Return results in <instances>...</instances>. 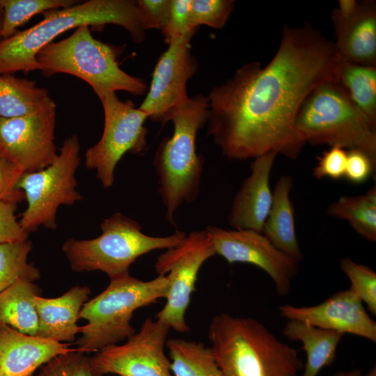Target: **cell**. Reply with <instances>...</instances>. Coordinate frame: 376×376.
<instances>
[{
    "mask_svg": "<svg viewBox=\"0 0 376 376\" xmlns=\"http://www.w3.org/2000/svg\"><path fill=\"white\" fill-rule=\"evenodd\" d=\"M78 2L75 0H0L3 11L1 38L11 37L17 33L18 27L36 15L69 7Z\"/></svg>",
    "mask_w": 376,
    "mask_h": 376,
    "instance_id": "83f0119b",
    "label": "cell"
},
{
    "mask_svg": "<svg viewBox=\"0 0 376 376\" xmlns=\"http://www.w3.org/2000/svg\"><path fill=\"white\" fill-rule=\"evenodd\" d=\"M277 155L269 152L254 158L251 174L235 195L228 217L234 229L262 233L272 202L269 178Z\"/></svg>",
    "mask_w": 376,
    "mask_h": 376,
    "instance_id": "e0dca14e",
    "label": "cell"
},
{
    "mask_svg": "<svg viewBox=\"0 0 376 376\" xmlns=\"http://www.w3.org/2000/svg\"><path fill=\"white\" fill-rule=\"evenodd\" d=\"M166 347L175 376H223L211 348L204 343L172 338Z\"/></svg>",
    "mask_w": 376,
    "mask_h": 376,
    "instance_id": "d4e9b609",
    "label": "cell"
},
{
    "mask_svg": "<svg viewBox=\"0 0 376 376\" xmlns=\"http://www.w3.org/2000/svg\"><path fill=\"white\" fill-rule=\"evenodd\" d=\"M283 334L299 340L306 353V363L301 376H317L322 368L331 366L336 358V350L343 334L321 329L305 322L289 320Z\"/></svg>",
    "mask_w": 376,
    "mask_h": 376,
    "instance_id": "7402d4cb",
    "label": "cell"
},
{
    "mask_svg": "<svg viewBox=\"0 0 376 376\" xmlns=\"http://www.w3.org/2000/svg\"><path fill=\"white\" fill-rule=\"evenodd\" d=\"M216 255L206 230L192 231L178 245L159 256L155 270L169 279L166 304L157 313L156 320L180 333L189 330L185 312L195 290L198 272L203 264Z\"/></svg>",
    "mask_w": 376,
    "mask_h": 376,
    "instance_id": "8fae6325",
    "label": "cell"
},
{
    "mask_svg": "<svg viewBox=\"0 0 376 376\" xmlns=\"http://www.w3.org/2000/svg\"><path fill=\"white\" fill-rule=\"evenodd\" d=\"M279 310L280 315L288 320H300L321 329L376 342V323L351 288L338 291L315 306L284 304Z\"/></svg>",
    "mask_w": 376,
    "mask_h": 376,
    "instance_id": "2e32d148",
    "label": "cell"
},
{
    "mask_svg": "<svg viewBox=\"0 0 376 376\" xmlns=\"http://www.w3.org/2000/svg\"><path fill=\"white\" fill-rule=\"evenodd\" d=\"M207 97L197 94L175 109L169 121L173 134L159 144L153 165L158 176L159 193L166 209V217L175 224L174 215L184 203L194 201L199 193L204 158L196 152L198 130L207 123Z\"/></svg>",
    "mask_w": 376,
    "mask_h": 376,
    "instance_id": "277c9868",
    "label": "cell"
},
{
    "mask_svg": "<svg viewBox=\"0 0 376 376\" xmlns=\"http://www.w3.org/2000/svg\"><path fill=\"white\" fill-rule=\"evenodd\" d=\"M207 335L223 376H298L304 367L297 350L253 318L221 313Z\"/></svg>",
    "mask_w": 376,
    "mask_h": 376,
    "instance_id": "3957f363",
    "label": "cell"
},
{
    "mask_svg": "<svg viewBox=\"0 0 376 376\" xmlns=\"http://www.w3.org/2000/svg\"><path fill=\"white\" fill-rule=\"evenodd\" d=\"M340 267L350 279L352 290L375 316L376 273L368 266L356 263L348 257L340 260Z\"/></svg>",
    "mask_w": 376,
    "mask_h": 376,
    "instance_id": "4dcf8cb0",
    "label": "cell"
},
{
    "mask_svg": "<svg viewBox=\"0 0 376 376\" xmlns=\"http://www.w3.org/2000/svg\"><path fill=\"white\" fill-rule=\"evenodd\" d=\"M100 228L102 233L97 237L68 238L63 243V251L74 272L97 270L110 279L119 278L130 274V265L141 256L173 247L187 235L180 230L166 237L148 235L136 221L120 212L104 219Z\"/></svg>",
    "mask_w": 376,
    "mask_h": 376,
    "instance_id": "52a82bcc",
    "label": "cell"
},
{
    "mask_svg": "<svg viewBox=\"0 0 376 376\" xmlns=\"http://www.w3.org/2000/svg\"><path fill=\"white\" fill-rule=\"evenodd\" d=\"M39 288L26 279H19L0 292V324L36 336L38 318L35 297Z\"/></svg>",
    "mask_w": 376,
    "mask_h": 376,
    "instance_id": "603a6c76",
    "label": "cell"
},
{
    "mask_svg": "<svg viewBox=\"0 0 376 376\" xmlns=\"http://www.w3.org/2000/svg\"><path fill=\"white\" fill-rule=\"evenodd\" d=\"M17 204L0 201V244L26 241L29 234L15 216Z\"/></svg>",
    "mask_w": 376,
    "mask_h": 376,
    "instance_id": "d590c367",
    "label": "cell"
},
{
    "mask_svg": "<svg viewBox=\"0 0 376 376\" xmlns=\"http://www.w3.org/2000/svg\"><path fill=\"white\" fill-rule=\"evenodd\" d=\"M376 159L360 150H349L345 176L354 184L366 182L373 174L375 169Z\"/></svg>",
    "mask_w": 376,
    "mask_h": 376,
    "instance_id": "8d00e7d4",
    "label": "cell"
},
{
    "mask_svg": "<svg viewBox=\"0 0 376 376\" xmlns=\"http://www.w3.org/2000/svg\"><path fill=\"white\" fill-rule=\"evenodd\" d=\"M196 32L169 43V47L157 60L149 91L139 107L151 120L162 125L169 122L175 109L189 99L187 83L198 68L190 49V40Z\"/></svg>",
    "mask_w": 376,
    "mask_h": 376,
    "instance_id": "9a60e30c",
    "label": "cell"
},
{
    "mask_svg": "<svg viewBox=\"0 0 376 376\" xmlns=\"http://www.w3.org/2000/svg\"><path fill=\"white\" fill-rule=\"evenodd\" d=\"M327 214L346 220L359 235L375 242L376 186L363 195L340 196L329 205Z\"/></svg>",
    "mask_w": 376,
    "mask_h": 376,
    "instance_id": "4316f807",
    "label": "cell"
},
{
    "mask_svg": "<svg viewBox=\"0 0 376 376\" xmlns=\"http://www.w3.org/2000/svg\"><path fill=\"white\" fill-rule=\"evenodd\" d=\"M81 146L77 134L63 142L55 160L46 168L21 175L17 187L24 195L27 207L19 223L28 233L40 226L57 228L56 213L61 205H72L82 200L77 189L76 172L80 164Z\"/></svg>",
    "mask_w": 376,
    "mask_h": 376,
    "instance_id": "9c48e42d",
    "label": "cell"
},
{
    "mask_svg": "<svg viewBox=\"0 0 376 376\" xmlns=\"http://www.w3.org/2000/svg\"><path fill=\"white\" fill-rule=\"evenodd\" d=\"M338 79L354 104L376 127V67L352 63L342 58Z\"/></svg>",
    "mask_w": 376,
    "mask_h": 376,
    "instance_id": "484cf974",
    "label": "cell"
},
{
    "mask_svg": "<svg viewBox=\"0 0 376 376\" xmlns=\"http://www.w3.org/2000/svg\"><path fill=\"white\" fill-rule=\"evenodd\" d=\"M104 123L100 139L84 155L85 166L95 171L104 188L112 187L117 164L126 152L140 154L147 144L148 115L131 101L120 100L116 93L100 100Z\"/></svg>",
    "mask_w": 376,
    "mask_h": 376,
    "instance_id": "30bf717a",
    "label": "cell"
},
{
    "mask_svg": "<svg viewBox=\"0 0 376 376\" xmlns=\"http://www.w3.org/2000/svg\"><path fill=\"white\" fill-rule=\"evenodd\" d=\"M334 376H361V371L359 369L347 372H338Z\"/></svg>",
    "mask_w": 376,
    "mask_h": 376,
    "instance_id": "f35d334b",
    "label": "cell"
},
{
    "mask_svg": "<svg viewBox=\"0 0 376 376\" xmlns=\"http://www.w3.org/2000/svg\"><path fill=\"white\" fill-rule=\"evenodd\" d=\"M31 27L0 40V75L40 70L38 52L61 33L83 25L116 24L124 28L132 40L141 43L144 29L136 1L88 0L69 7L46 11Z\"/></svg>",
    "mask_w": 376,
    "mask_h": 376,
    "instance_id": "7a4b0ae2",
    "label": "cell"
},
{
    "mask_svg": "<svg viewBox=\"0 0 376 376\" xmlns=\"http://www.w3.org/2000/svg\"><path fill=\"white\" fill-rule=\"evenodd\" d=\"M2 19H3V11L2 9L0 8V40L1 38V24H2Z\"/></svg>",
    "mask_w": 376,
    "mask_h": 376,
    "instance_id": "60d3db41",
    "label": "cell"
},
{
    "mask_svg": "<svg viewBox=\"0 0 376 376\" xmlns=\"http://www.w3.org/2000/svg\"><path fill=\"white\" fill-rule=\"evenodd\" d=\"M293 184L290 175H281L278 179L262 233L278 249L300 263L303 253L296 235L295 210L290 197Z\"/></svg>",
    "mask_w": 376,
    "mask_h": 376,
    "instance_id": "44dd1931",
    "label": "cell"
},
{
    "mask_svg": "<svg viewBox=\"0 0 376 376\" xmlns=\"http://www.w3.org/2000/svg\"><path fill=\"white\" fill-rule=\"evenodd\" d=\"M32 376H102L94 368L91 357L72 349L60 354L39 368Z\"/></svg>",
    "mask_w": 376,
    "mask_h": 376,
    "instance_id": "f546056e",
    "label": "cell"
},
{
    "mask_svg": "<svg viewBox=\"0 0 376 376\" xmlns=\"http://www.w3.org/2000/svg\"><path fill=\"white\" fill-rule=\"evenodd\" d=\"M23 171L0 152V201L19 203L24 200V193L18 189V181Z\"/></svg>",
    "mask_w": 376,
    "mask_h": 376,
    "instance_id": "e575fe53",
    "label": "cell"
},
{
    "mask_svg": "<svg viewBox=\"0 0 376 376\" xmlns=\"http://www.w3.org/2000/svg\"><path fill=\"white\" fill-rule=\"evenodd\" d=\"M341 59L334 41L311 25H285L267 65L244 64L210 91L207 135L230 159L269 152L296 159L306 144L295 126L297 113L315 88L339 80Z\"/></svg>",
    "mask_w": 376,
    "mask_h": 376,
    "instance_id": "6da1fadb",
    "label": "cell"
},
{
    "mask_svg": "<svg viewBox=\"0 0 376 376\" xmlns=\"http://www.w3.org/2000/svg\"><path fill=\"white\" fill-rule=\"evenodd\" d=\"M170 328L157 320L147 318L139 331L122 345L104 347L91 357L102 375L173 376L164 347Z\"/></svg>",
    "mask_w": 376,
    "mask_h": 376,
    "instance_id": "7c38bea8",
    "label": "cell"
},
{
    "mask_svg": "<svg viewBox=\"0 0 376 376\" xmlns=\"http://www.w3.org/2000/svg\"><path fill=\"white\" fill-rule=\"evenodd\" d=\"M362 376V375H361ZM363 376H376V368L373 366L369 371Z\"/></svg>",
    "mask_w": 376,
    "mask_h": 376,
    "instance_id": "ab89813d",
    "label": "cell"
},
{
    "mask_svg": "<svg viewBox=\"0 0 376 376\" xmlns=\"http://www.w3.org/2000/svg\"><path fill=\"white\" fill-rule=\"evenodd\" d=\"M56 109L51 97L33 113L0 118V152L23 173L42 170L56 158Z\"/></svg>",
    "mask_w": 376,
    "mask_h": 376,
    "instance_id": "4fadbf2b",
    "label": "cell"
},
{
    "mask_svg": "<svg viewBox=\"0 0 376 376\" xmlns=\"http://www.w3.org/2000/svg\"><path fill=\"white\" fill-rule=\"evenodd\" d=\"M68 346L0 324V376H32L55 356L72 350Z\"/></svg>",
    "mask_w": 376,
    "mask_h": 376,
    "instance_id": "d6986e66",
    "label": "cell"
},
{
    "mask_svg": "<svg viewBox=\"0 0 376 376\" xmlns=\"http://www.w3.org/2000/svg\"><path fill=\"white\" fill-rule=\"evenodd\" d=\"M295 126L306 143L360 150L376 159V127L339 80L327 81L311 92L297 113Z\"/></svg>",
    "mask_w": 376,
    "mask_h": 376,
    "instance_id": "ba28073f",
    "label": "cell"
},
{
    "mask_svg": "<svg viewBox=\"0 0 376 376\" xmlns=\"http://www.w3.org/2000/svg\"><path fill=\"white\" fill-rule=\"evenodd\" d=\"M50 98L48 91L33 80L0 75V118L33 113Z\"/></svg>",
    "mask_w": 376,
    "mask_h": 376,
    "instance_id": "cb8c5ba5",
    "label": "cell"
},
{
    "mask_svg": "<svg viewBox=\"0 0 376 376\" xmlns=\"http://www.w3.org/2000/svg\"><path fill=\"white\" fill-rule=\"evenodd\" d=\"M169 290L167 275L142 281L129 274L110 279L100 294L83 305L79 318L87 320L81 327L77 350L98 352L104 347L128 339L135 334L130 324L133 313L166 297Z\"/></svg>",
    "mask_w": 376,
    "mask_h": 376,
    "instance_id": "5b68a950",
    "label": "cell"
},
{
    "mask_svg": "<svg viewBox=\"0 0 376 376\" xmlns=\"http://www.w3.org/2000/svg\"><path fill=\"white\" fill-rule=\"evenodd\" d=\"M115 49L93 38L89 26H81L68 38L52 42L36 55L40 71L46 77L68 74L88 83L100 100L118 91L136 95L147 91L144 80L123 71Z\"/></svg>",
    "mask_w": 376,
    "mask_h": 376,
    "instance_id": "8992f818",
    "label": "cell"
},
{
    "mask_svg": "<svg viewBox=\"0 0 376 376\" xmlns=\"http://www.w3.org/2000/svg\"><path fill=\"white\" fill-rule=\"evenodd\" d=\"M233 0H191L189 20L192 28L207 25L221 29L234 8Z\"/></svg>",
    "mask_w": 376,
    "mask_h": 376,
    "instance_id": "1f68e13d",
    "label": "cell"
},
{
    "mask_svg": "<svg viewBox=\"0 0 376 376\" xmlns=\"http://www.w3.org/2000/svg\"><path fill=\"white\" fill-rule=\"evenodd\" d=\"M136 3L144 29L162 31L168 19L171 0H138Z\"/></svg>",
    "mask_w": 376,
    "mask_h": 376,
    "instance_id": "74e56055",
    "label": "cell"
},
{
    "mask_svg": "<svg viewBox=\"0 0 376 376\" xmlns=\"http://www.w3.org/2000/svg\"><path fill=\"white\" fill-rule=\"evenodd\" d=\"M32 249V242L0 244V292L19 279L35 281L40 278V273L33 264L28 262Z\"/></svg>",
    "mask_w": 376,
    "mask_h": 376,
    "instance_id": "f1b7e54d",
    "label": "cell"
},
{
    "mask_svg": "<svg viewBox=\"0 0 376 376\" xmlns=\"http://www.w3.org/2000/svg\"><path fill=\"white\" fill-rule=\"evenodd\" d=\"M90 293L91 290L86 286H74L56 298L36 295L35 305L38 318L36 336L60 343L74 341L81 331L77 322Z\"/></svg>",
    "mask_w": 376,
    "mask_h": 376,
    "instance_id": "ffe728a7",
    "label": "cell"
},
{
    "mask_svg": "<svg viewBox=\"0 0 376 376\" xmlns=\"http://www.w3.org/2000/svg\"><path fill=\"white\" fill-rule=\"evenodd\" d=\"M216 254L228 263H244L265 271L273 280L277 295L286 296L299 271V263L274 246L262 233L251 230L205 229Z\"/></svg>",
    "mask_w": 376,
    "mask_h": 376,
    "instance_id": "5bb4252c",
    "label": "cell"
},
{
    "mask_svg": "<svg viewBox=\"0 0 376 376\" xmlns=\"http://www.w3.org/2000/svg\"><path fill=\"white\" fill-rule=\"evenodd\" d=\"M190 3L191 0H171L168 19L162 31L166 43L197 31L190 24Z\"/></svg>",
    "mask_w": 376,
    "mask_h": 376,
    "instance_id": "d6a6232c",
    "label": "cell"
},
{
    "mask_svg": "<svg viewBox=\"0 0 376 376\" xmlns=\"http://www.w3.org/2000/svg\"><path fill=\"white\" fill-rule=\"evenodd\" d=\"M347 152L345 148L334 146L324 151L318 158L313 170V176L318 180L329 178L339 180L345 176Z\"/></svg>",
    "mask_w": 376,
    "mask_h": 376,
    "instance_id": "836d02e7",
    "label": "cell"
},
{
    "mask_svg": "<svg viewBox=\"0 0 376 376\" xmlns=\"http://www.w3.org/2000/svg\"><path fill=\"white\" fill-rule=\"evenodd\" d=\"M334 45L348 62L376 67V3L358 1L350 13L342 15L334 8L331 14Z\"/></svg>",
    "mask_w": 376,
    "mask_h": 376,
    "instance_id": "ac0fdd59",
    "label": "cell"
}]
</instances>
